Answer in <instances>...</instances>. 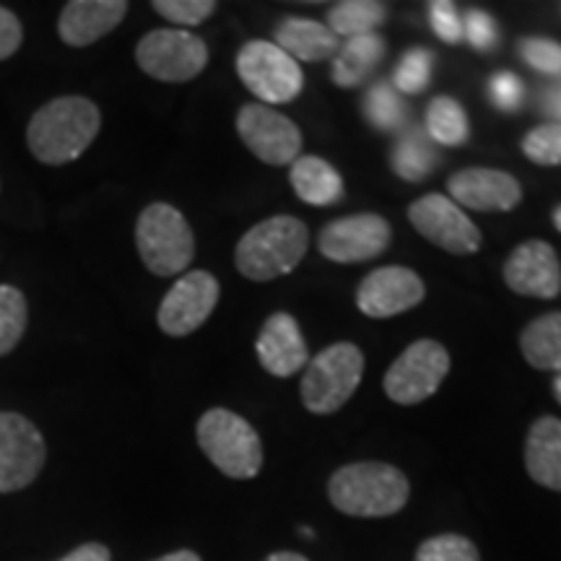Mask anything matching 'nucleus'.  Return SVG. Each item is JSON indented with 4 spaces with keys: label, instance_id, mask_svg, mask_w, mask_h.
Wrapping results in <instances>:
<instances>
[{
    "label": "nucleus",
    "instance_id": "obj_24",
    "mask_svg": "<svg viewBox=\"0 0 561 561\" xmlns=\"http://www.w3.org/2000/svg\"><path fill=\"white\" fill-rule=\"evenodd\" d=\"M390 164L398 178L409 182H424L439 167L437 146H434V140L426 136L424 128H416V125H413V128L398 133L396 146H392Z\"/></svg>",
    "mask_w": 561,
    "mask_h": 561
},
{
    "label": "nucleus",
    "instance_id": "obj_42",
    "mask_svg": "<svg viewBox=\"0 0 561 561\" xmlns=\"http://www.w3.org/2000/svg\"><path fill=\"white\" fill-rule=\"evenodd\" d=\"M265 561H310V559L301 557V553H294V551H276V553H271Z\"/></svg>",
    "mask_w": 561,
    "mask_h": 561
},
{
    "label": "nucleus",
    "instance_id": "obj_15",
    "mask_svg": "<svg viewBox=\"0 0 561 561\" xmlns=\"http://www.w3.org/2000/svg\"><path fill=\"white\" fill-rule=\"evenodd\" d=\"M426 286L416 271L405 265H382L371 271L356 289V307L375 320H388L421 305Z\"/></svg>",
    "mask_w": 561,
    "mask_h": 561
},
{
    "label": "nucleus",
    "instance_id": "obj_23",
    "mask_svg": "<svg viewBox=\"0 0 561 561\" xmlns=\"http://www.w3.org/2000/svg\"><path fill=\"white\" fill-rule=\"evenodd\" d=\"M385 58V39L377 34H364V37H351L346 45L339 47L333 58L331 79L341 89H356L369 73L380 66Z\"/></svg>",
    "mask_w": 561,
    "mask_h": 561
},
{
    "label": "nucleus",
    "instance_id": "obj_5",
    "mask_svg": "<svg viewBox=\"0 0 561 561\" xmlns=\"http://www.w3.org/2000/svg\"><path fill=\"white\" fill-rule=\"evenodd\" d=\"M364 377V354L356 343L339 341L310 359L301 377V403L307 411L328 416L341 411L359 390Z\"/></svg>",
    "mask_w": 561,
    "mask_h": 561
},
{
    "label": "nucleus",
    "instance_id": "obj_12",
    "mask_svg": "<svg viewBox=\"0 0 561 561\" xmlns=\"http://www.w3.org/2000/svg\"><path fill=\"white\" fill-rule=\"evenodd\" d=\"M219 280L208 271H191L167 291L159 307V328L172 339H182L203 328L219 305Z\"/></svg>",
    "mask_w": 561,
    "mask_h": 561
},
{
    "label": "nucleus",
    "instance_id": "obj_35",
    "mask_svg": "<svg viewBox=\"0 0 561 561\" xmlns=\"http://www.w3.org/2000/svg\"><path fill=\"white\" fill-rule=\"evenodd\" d=\"M462 39H468V45L479 53H489L496 47V39H500V32H496L494 19L489 16L486 11H468L462 16Z\"/></svg>",
    "mask_w": 561,
    "mask_h": 561
},
{
    "label": "nucleus",
    "instance_id": "obj_11",
    "mask_svg": "<svg viewBox=\"0 0 561 561\" xmlns=\"http://www.w3.org/2000/svg\"><path fill=\"white\" fill-rule=\"evenodd\" d=\"M45 439L30 419L0 411V494L26 489L45 466Z\"/></svg>",
    "mask_w": 561,
    "mask_h": 561
},
{
    "label": "nucleus",
    "instance_id": "obj_41",
    "mask_svg": "<svg viewBox=\"0 0 561 561\" xmlns=\"http://www.w3.org/2000/svg\"><path fill=\"white\" fill-rule=\"evenodd\" d=\"M153 561H201V557L195 551L182 549V551H172V553H167V557L153 559Z\"/></svg>",
    "mask_w": 561,
    "mask_h": 561
},
{
    "label": "nucleus",
    "instance_id": "obj_28",
    "mask_svg": "<svg viewBox=\"0 0 561 561\" xmlns=\"http://www.w3.org/2000/svg\"><path fill=\"white\" fill-rule=\"evenodd\" d=\"M364 115L371 128L382 133H401V128L409 123V104L401 100V91L390 87L388 81L375 83L364 96Z\"/></svg>",
    "mask_w": 561,
    "mask_h": 561
},
{
    "label": "nucleus",
    "instance_id": "obj_32",
    "mask_svg": "<svg viewBox=\"0 0 561 561\" xmlns=\"http://www.w3.org/2000/svg\"><path fill=\"white\" fill-rule=\"evenodd\" d=\"M523 153L538 167L561 164V123H546L523 138Z\"/></svg>",
    "mask_w": 561,
    "mask_h": 561
},
{
    "label": "nucleus",
    "instance_id": "obj_18",
    "mask_svg": "<svg viewBox=\"0 0 561 561\" xmlns=\"http://www.w3.org/2000/svg\"><path fill=\"white\" fill-rule=\"evenodd\" d=\"M261 367L273 377H291L310 364V348L299 331V322L289 312H276L265 320L255 341Z\"/></svg>",
    "mask_w": 561,
    "mask_h": 561
},
{
    "label": "nucleus",
    "instance_id": "obj_20",
    "mask_svg": "<svg viewBox=\"0 0 561 561\" xmlns=\"http://www.w3.org/2000/svg\"><path fill=\"white\" fill-rule=\"evenodd\" d=\"M525 468L530 479L551 491H561V419L541 416L525 439Z\"/></svg>",
    "mask_w": 561,
    "mask_h": 561
},
{
    "label": "nucleus",
    "instance_id": "obj_43",
    "mask_svg": "<svg viewBox=\"0 0 561 561\" xmlns=\"http://www.w3.org/2000/svg\"><path fill=\"white\" fill-rule=\"evenodd\" d=\"M553 396H557V401L561 403V371L553 377Z\"/></svg>",
    "mask_w": 561,
    "mask_h": 561
},
{
    "label": "nucleus",
    "instance_id": "obj_2",
    "mask_svg": "<svg viewBox=\"0 0 561 561\" xmlns=\"http://www.w3.org/2000/svg\"><path fill=\"white\" fill-rule=\"evenodd\" d=\"M331 504L351 517H390L411 496L409 479L390 462H351L328 483Z\"/></svg>",
    "mask_w": 561,
    "mask_h": 561
},
{
    "label": "nucleus",
    "instance_id": "obj_8",
    "mask_svg": "<svg viewBox=\"0 0 561 561\" xmlns=\"http://www.w3.org/2000/svg\"><path fill=\"white\" fill-rule=\"evenodd\" d=\"M138 68L164 83H185L208 66V47L187 30H153L136 47Z\"/></svg>",
    "mask_w": 561,
    "mask_h": 561
},
{
    "label": "nucleus",
    "instance_id": "obj_30",
    "mask_svg": "<svg viewBox=\"0 0 561 561\" xmlns=\"http://www.w3.org/2000/svg\"><path fill=\"white\" fill-rule=\"evenodd\" d=\"M434 55L424 47H413L401 58L396 68V89L401 94H421L432 81Z\"/></svg>",
    "mask_w": 561,
    "mask_h": 561
},
{
    "label": "nucleus",
    "instance_id": "obj_4",
    "mask_svg": "<svg viewBox=\"0 0 561 561\" xmlns=\"http://www.w3.org/2000/svg\"><path fill=\"white\" fill-rule=\"evenodd\" d=\"M198 445L224 476L255 479L263 468V445L255 426L229 409H210L198 421Z\"/></svg>",
    "mask_w": 561,
    "mask_h": 561
},
{
    "label": "nucleus",
    "instance_id": "obj_34",
    "mask_svg": "<svg viewBox=\"0 0 561 561\" xmlns=\"http://www.w3.org/2000/svg\"><path fill=\"white\" fill-rule=\"evenodd\" d=\"M520 50V58L525 60V66H530L533 70L546 76H557L561 79V45L553 39L546 37H525L517 45Z\"/></svg>",
    "mask_w": 561,
    "mask_h": 561
},
{
    "label": "nucleus",
    "instance_id": "obj_38",
    "mask_svg": "<svg viewBox=\"0 0 561 561\" xmlns=\"http://www.w3.org/2000/svg\"><path fill=\"white\" fill-rule=\"evenodd\" d=\"M21 42H24V30H21L16 13L0 5V60H9L21 47Z\"/></svg>",
    "mask_w": 561,
    "mask_h": 561
},
{
    "label": "nucleus",
    "instance_id": "obj_17",
    "mask_svg": "<svg viewBox=\"0 0 561 561\" xmlns=\"http://www.w3.org/2000/svg\"><path fill=\"white\" fill-rule=\"evenodd\" d=\"M447 191L460 208L466 206L481 214H507L523 201V185L517 178H512L510 172L483 170V167L453 174Z\"/></svg>",
    "mask_w": 561,
    "mask_h": 561
},
{
    "label": "nucleus",
    "instance_id": "obj_6",
    "mask_svg": "<svg viewBox=\"0 0 561 561\" xmlns=\"http://www.w3.org/2000/svg\"><path fill=\"white\" fill-rule=\"evenodd\" d=\"M138 255L153 276H178L193 263L195 240L185 216L170 203H151L136 224Z\"/></svg>",
    "mask_w": 561,
    "mask_h": 561
},
{
    "label": "nucleus",
    "instance_id": "obj_27",
    "mask_svg": "<svg viewBox=\"0 0 561 561\" xmlns=\"http://www.w3.org/2000/svg\"><path fill=\"white\" fill-rule=\"evenodd\" d=\"M426 136L442 146H462L468 140V115L453 96H437L426 107Z\"/></svg>",
    "mask_w": 561,
    "mask_h": 561
},
{
    "label": "nucleus",
    "instance_id": "obj_22",
    "mask_svg": "<svg viewBox=\"0 0 561 561\" xmlns=\"http://www.w3.org/2000/svg\"><path fill=\"white\" fill-rule=\"evenodd\" d=\"M291 187L310 206H333L343 198V178L331 161L320 157H299L289 172Z\"/></svg>",
    "mask_w": 561,
    "mask_h": 561
},
{
    "label": "nucleus",
    "instance_id": "obj_33",
    "mask_svg": "<svg viewBox=\"0 0 561 561\" xmlns=\"http://www.w3.org/2000/svg\"><path fill=\"white\" fill-rule=\"evenodd\" d=\"M151 5L159 16L178 24L180 30L201 26L203 21H208L216 11L214 0H153Z\"/></svg>",
    "mask_w": 561,
    "mask_h": 561
},
{
    "label": "nucleus",
    "instance_id": "obj_1",
    "mask_svg": "<svg viewBox=\"0 0 561 561\" xmlns=\"http://www.w3.org/2000/svg\"><path fill=\"white\" fill-rule=\"evenodd\" d=\"M102 128V112L87 96H60L34 112L26 144L42 164L62 167L83 157Z\"/></svg>",
    "mask_w": 561,
    "mask_h": 561
},
{
    "label": "nucleus",
    "instance_id": "obj_21",
    "mask_svg": "<svg viewBox=\"0 0 561 561\" xmlns=\"http://www.w3.org/2000/svg\"><path fill=\"white\" fill-rule=\"evenodd\" d=\"M273 37H276L273 45H278L294 60L320 62L335 58V53H339V37L314 19H284L273 32Z\"/></svg>",
    "mask_w": 561,
    "mask_h": 561
},
{
    "label": "nucleus",
    "instance_id": "obj_40",
    "mask_svg": "<svg viewBox=\"0 0 561 561\" xmlns=\"http://www.w3.org/2000/svg\"><path fill=\"white\" fill-rule=\"evenodd\" d=\"M541 104L551 117H557V121L561 123V83H559V87H551V89L543 91V102Z\"/></svg>",
    "mask_w": 561,
    "mask_h": 561
},
{
    "label": "nucleus",
    "instance_id": "obj_31",
    "mask_svg": "<svg viewBox=\"0 0 561 561\" xmlns=\"http://www.w3.org/2000/svg\"><path fill=\"white\" fill-rule=\"evenodd\" d=\"M416 561H481L473 541L458 533H442L419 546Z\"/></svg>",
    "mask_w": 561,
    "mask_h": 561
},
{
    "label": "nucleus",
    "instance_id": "obj_16",
    "mask_svg": "<svg viewBox=\"0 0 561 561\" xmlns=\"http://www.w3.org/2000/svg\"><path fill=\"white\" fill-rule=\"evenodd\" d=\"M504 284L520 297L557 299L561 294V263L557 250L543 240L517 244L504 261Z\"/></svg>",
    "mask_w": 561,
    "mask_h": 561
},
{
    "label": "nucleus",
    "instance_id": "obj_37",
    "mask_svg": "<svg viewBox=\"0 0 561 561\" xmlns=\"http://www.w3.org/2000/svg\"><path fill=\"white\" fill-rule=\"evenodd\" d=\"M432 30L447 45H460L462 42V19L450 0H434L430 3Z\"/></svg>",
    "mask_w": 561,
    "mask_h": 561
},
{
    "label": "nucleus",
    "instance_id": "obj_7",
    "mask_svg": "<svg viewBox=\"0 0 561 561\" xmlns=\"http://www.w3.org/2000/svg\"><path fill=\"white\" fill-rule=\"evenodd\" d=\"M237 73L244 87L265 102V107L294 102L305 89V73L299 62L265 39H252L242 47L237 55Z\"/></svg>",
    "mask_w": 561,
    "mask_h": 561
},
{
    "label": "nucleus",
    "instance_id": "obj_39",
    "mask_svg": "<svg viewBox=\"0 0 561 561\" xmlns=\"http://www.w3.org/2000/svg\"><path fill=\"white\" fill-rule=\"evenodd\" d=\"M60 561H112V553L107 546L102 543H83L79 549H73L68 557H62Z\"/></svg>",
    "mask_w": 561,
    "mask_h": 561
},
{
    "label": "nucleus",
    "instance_id": "obj_19",
    "mask_svg": "<svg viewBox=\"0 0 561 561\" xmlns=\"http://www.w3.org/2000/svg\"><path fill=\"white\" fill-rule=\"evenodd\" d=\"M128 13L125 0H70L60 13L58 34L70 47H89L107 37Z\"/></svg>",
    "mask_w": 561,
    "mask_h": 561
},
{
    "label": "nucleus",
    "instance_id": "obj_3",
    "mask_svg": "<svg viewBox=\"0 0 561 561\" xmlns=\"http://www.w3.org/2000/svg\"><path fill=\"white\" fill-rule=\"evenodd\" d=\"M310 248V229L294 216H271L255 224L234 250V263L244 278L276 280L305 261Z\"/></svg>",
    "mask_w": 561,
    "mask_h": 561
},
{
    "label": "nucleus",
    "instance_id": "obj_29",
    "mask_svg": "<svg viewBox=\"0 0 561 561\" xmlns=\"http://www.w3.org/2000/svg\"><path fill=\"white\" fill-rule=\"evenodd\" d=\"M26 333V299L16 286L0 284V356L11 354Z\"/></svg>",
    "mask_w": 561,
    "mask_h": 561
},
{
    "label": "nucleus",
    "instance_id": "obj_44",
    "mask_svg": "<svg viewBox=\"0 0 561 561\" xmlns=\"http://www.w3.org/2000/svg\"><path fill=\"white\" fill-rule=\"evenodd\" d=\"M551 219H553V227H557V229L561 231V206L553 208V216H551Z\"/></svg>",
    "mask_w": 561,
    "mask_h": 561
},
{
    "label": "nucleus",
    "instance_id": "obj_9",
    "mask_svg": "<svg viewBox=\"0 0 561 561\" xmlns=\"http://www.w3.org/2000/svg\"><path fill=\"white\" fill-rule=\"evenodd\" d=\"M450 371V354L439 341L421 339L390 364L385 392L398 405H419L432 398Z\"/></svg>",
    "mask_w": 561,
    "mask_h": 561
},
{
    "label": "nucleus",
    "instance_id": "obj_10",
    "mask_svg": "<svg viewBox=\"0 0 561 561\" xmlns=\"http://www.w3.org/2000/svg\"><path fill=\"white\" fill-rule=\"evenodd\" d=\"M409 221L424 240L453 255H473L481 250V231L468 219L466 210L447 195L430 193L411 203Z\"/></svg>",
    "mask_w": 561,
    "mask_h": 561
},
{
    "label": "nucleus",
    "instance_id": "obj_14",
    "mask_svg": "<svg viewBox=\"0 0 561 561\" xmlns=\"http://www.w3.org/2000/svg\"><path fill=\"white\" fill-rule=\"evenodd\" d=\"M390 240L392 229L382 216L354 214L328 224L318 237V250L333 263H364L380 257Z\"/></svg>",
    "mask_w": 561,
    "mask_h": 561
},
{
    "label": "nucleus",
    "instance_id": "obj_25",
    "mask_svg": "<svg viewBox=\"0 0 561 561\" xmlns=\"http://www.w3.org/2000/svg\"><path fill=\"white\" fill-rule=\"evenodd\" d=\"M525 362L538 371H561V312H546L520 333Z\"/></svg>",
    "mask_w": 561,
    "mask_h": 561
},
{
    "label": "nucleus",
    "instance_id": "obj_13",
    "mask_svg": "<svg viewBox=\"0 0 561 561\" xmlns=\"http://www.w3.org/2000/svg\"><path fill=\"white\" fill-rule=\"evenodd\" d=\"M237 133L257 159L271 167L294 164L301 151V133L289 117L265 104H244L237 115Z\"/></svg>",
    "mask_w": 561,
    "mask_h": 561
},
{
    "label": "nucleus",
    "instance_id": "obj_26",
    "mask_svg": "<svg viewBox=\"0 0 561 561\" xmlns=\"http://www.w3.org/2000/svg\"><path fill=\"white\" fill-rule=\"evenodd\" d=\"M388 19V5L377 0H343L328 11V30L335 37H364L375 34Z\"/></svg>",
    "mask_w": 561,
    "mask_h": 561
},
{
    "label": "nucleus",
    "instance_id": "obj_36",
    "mask_svg": "<svg viewBox=\"0 0 561 561\" xmlns=\"http://www.w3.org/2000/svg\"><path fill=\"white\" fill-rule=\"evenodd\" d=\"M489 100L494 102L496 110L517 112L525 102V87L510 70H500L489 79Z\"/></svg>",
    "mask_w": 561,
    "mask_h": 561
}]
</instances>
